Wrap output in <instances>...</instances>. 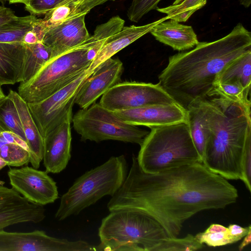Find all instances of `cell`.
I'll return each mask as SVG.
<instances>
[{"mask_svg": "<svg viewBox=\"0 0 251 251\" xmlns=\"http://www.w3.org/2000/svg\"><path fill=\"white\" fill-rule=\"evenodd\" d=\"M250 94V90L238 82L216 83L213 86L212 98L219 97L251 110Z\"/></svg>", "mask_w": 251, "mask_h": 251, "instance_id": "obj_27", "label": "cell"}, {"mask_svg": "<svg viewBox=\"0 0 251 251\" xmlns=\"http://www.w3.org/2000/svg\"><path fill=\"white\" fill-rule=\"evenodd\" d=\"M1 0H0V1H1Z\"/></svg>", "mask_w": 251, "mask_h": 251, "instance_id": "obj_44", "label": "cell"}, {"mask_svg": "<svg viewBox=\"0 0 251 251\" xmlns=\"http://www.w3.org/2000/svg\"><path fill=\"white\" fill-rule=\"evenodd\" d=\"M7 175L12 188L31 202L44 206L59 197L56 183L46 171L26 166L10 168Z\"/></svg>", "mask_w": 251, "mask_h": 251, "instance_id": "obj_12", "label": "cell"}, {"mask_svg": "<svg viewBox=\"0 0 251 251\" xmlns=\"http://www.w3.org/2000/svg\"><path fill=\"white\" fill-rule=\"evenodd\" d=\"M66 0H31L25 9L33 15L45 14Z\"/></svg>", "mask_w": 251, "mask_h": 251, "instance_id": "obj_35", "label": "cell"}, {"mask_svg": "<svg viewBox=\"0 0 251 251\" xmlns=\"http://www.w3.org/2000/svg\"><path fill=\"white\" fill-rule=\"evenodd\" d=\"M0 157L7 166L20 167L29 162L30 152L25 141L0 125Z\"/></svg>", "mask_w": 251, "mask_h": 251, "instance_id": "obj_23", "label": "cell"}, {"mask_svg": "<svg viewBox=\"0 0 251 251\" xmlns=\"http://www.w3.org/2000/svg\"><path fill=\"white\" fill-rule=\"evenodd\" d=\"M123 121L150 128L186 122V110L176 103L146 105L116 111Z\"/></svg>", "mask_w": 251, "mask_h": 251, "instance_id": "obj_15", "label": "cell"}, {"mask_svg": "<svg viewBox=\"0 0 251 251\" xmlns=\"http://www.w3.org/2000/svg\"><path fill=\"white\" fill-rule=\"evenodd\" d=\"M9 3H23L25 5L29 3L31 0H8Z\"/></svg>", "mask_w": 251, "mask_h": 251, "instance_id": "obj_40", "label": "cell"}, {"mask_svg": "<svg viewBox=\"0 0 251 251\" xmlns=\"http://www.w3.org/2000/svg\"><path fill=\"white\" fill-rule=\"evenodd\" d=\"M8 95L14 102L20 117L29 150V162L32 167L38 169L43 158L44 138L33 119L27 103L13 90H9Z\"/></svg>", "mask_w": 251, "mask_h": 251, "instance_id": "obj_19", "label": "cell"}, {"mask_svg": "<svg viewBox=\"0 0 251 251\" xmlns=\"http://www.w3.org/2000/svg\"><path fill=\"white\" fill-rule=\"evenodd\" d=\"M123 64L118 58H110L101 63L84 81L75 103L81 109L89 107L114 85L120 82Z\"/></svg>", "mask_w": 251, "mask_h": 251, "instance_id": "obj_13", "label": "cell"}, {"mask_svg": "<svg viewBox=\"0 0 251 251\" xmlns=\"http://www.w3.org/2000/svg\"><path fill=\"white\" fill-rule=\"evenodd\" d=\"M203 248V244L191 234L183 238H167L153 251H195Z\"/></svg>", "mask_w": 251, "mask_h": 251, "instance_id": "obj_33", "label": "cell"}, {"mask_svg": "<svg viewBox=\"0 0 251 251\" xmlns=\"http://www.w3.org/2000/svg\"><path fill=\"white\" fill-rule=\"evenodd\" d=\"M160 0H133L127 11L128 19L133 22H138L149 12L157 9Z\"/></svg>", "mask_w": 251, "mask_h": 251, "instance_id": "obj_34", "label": "cell"}, {"mask_svg": "<svg viewBox=\"0 0 251 251\" xmlns=\"http://www.w3.org/2000/svg\"><path fill=\"white\" fill-rule=\"evenodd\" d=\"M251 230V225L242 227L236 224H230L227 227V230L232 244L243 238Z\"/></svg>", "mask_w": 251, "mask_h": 251, "instance_id": "obj_36", "label": "cell"}, {"mask_svg": "<svg viewBox=\"0 0 251 251\" xmlns=\"http://www.w3.org/2000/svg\"><path fill=\"white\" fill-rule=\"evenodd\" d=\"M35 15L16 16L12 20L0 25V43L22 42L26 32L32 28Z\"/></svg>", "mask_w": 251, "mask_h": 251, "instance_id": "obj_26", "label": "cell"}, {"mask_svg": "<svg viewBox=\"0 0 251 251\" xmlns=\"http://www.w3.org/2000/svg\"><path fill=\"white\" fill-rule=\"evenodd\" d=\"M45 217L43 205L29 201L13 188L0 184V231L15 224L39 223Z\"/></svg>", "mask_w": 251, "mask_h": 251, "instance_id": "obj_14", "label": "cell"}, {"mask_svg": "<svg viewBox=\"0 0 251 251\" xmlns=\"http://www.w3.org/2000/svg\"><path fill=\"white\" fill-rule=\"evenodd\" d=\"M236 188L197 162L155 173L143 171L136 157L122 186L107 203L110 212L130 209L152 217L169 238L178 237L184 223L205 210L235 203Z\"/></svg>", "mask_w": 251, "mask_h": 251, "instance_id": "obj_1", "label": "cell"}, {"mask_svg": "<svg viewBox=\"0 0 251 251\" xmlns=\"http://www.w3.org/2000/svg\"><path fill=\"white\" fill-rule=\"evenodd\" d=\"M1 86L0 85V100L4 98L6 95L4 94Z\"/></svg>", "mask_w": 251, "mask_h": 251, "instance_id": "obj_43", "label": "cell"}, {"mask_svg": "<svg viewBox=\"0 0 251 251\" xmlns=\"http://www.w3.org/2000/svg\"><path fill=\"white\" fill-rule=\"evenodd\" d=\"M205 102L210 134L202 163L226 179L242 180L243 154L251 135V110L219 97Z\"/></svg>", "mask_w": 251, "mask_h": 251, "instance_id": "obj_3", "label": "cell"}, {"mask_svg": "<svg viewBox=\"0 0 251 251\" xmlns=\"http://www.w3.org/2000/svg\"><path fill=\"white\" fill-rule=\"evenodd\" d=\"M186 122L195 147L201 159L210 134L205 100L197 102L186 110Z\"/></svg>", "mask_w": 251, "mask_h": 251, "instance_id": "obj_22", "label": "cell"}, {"mask_svg": "<svg viewBox=\"0 0 251 251\" xmlns=\"http://www.w3.org/2000/svg\"><path fill=\"white\" fill-rule=\"evenodd\" d=\"M99 251H153L168 237L152 217L130 209L113 210L98 229Z\"/></svg>", "mask_w": 251, "mask_h": 251, "instance_id": "obj_4", "label": "cell"}, {"mask_svg": "<svg viewBox=\"0 0 251 251\" xmlns=\"http://www.w3.org/2000/svg\"><path fill=\"white\" fill-rule=\"evenodd\" d=\"M127 169L126 157L121 155L86 172L61 196L55 219L62 221L77 215L102 197L113 196L124 182Z\"/></svg>", "mask_w": 251, "mask_h": 251, "instance_id": "obj_6", "label": "cell"}, {"mask_svg": "<svg viewBox=\"0 0 251 251\" xmlns=\"http://www.w3.org/2000/svg\"><path fill=\"white\" fill-rule=\"evenodd\" d=\"M206 3V0H176L172 5L164 8H157L156 10L166 14L168 20L178 23L185 22Z\"/></svg>", "mask_w": 251, "mask_h": 251, "instance_id": "obj_29", "label": "cell"}, {"mask_svg": "<svg viewBox=\"0 0 251 251\" xmlns=\"http://www.w3.org/2000/svg\"><path fill=\"white\" fill-rule=\"evenodd\" d=\"M72 121L74 129L84 142L112 140L140 146L149 133L123 121L115 112L100 103L80 109L72 117Z\"/></svg>", "mask_w": 251, "mask_h": 251, "instance_id": "obj_8", "label": "cell"}, {"mask_svg": "<svg viewBox=\"0 0 251 251\" xmlns=\"http://www.w3.org/2000/svg\"><path fill=\"white\" fill-rule=\"evenodd\" d=\"M114 0H66L57 7H60L62 10L65 21L82 15H86L95 7L108 1Z\"/></svg>", "mask_w": 251, "mask_h": 251, "instance_id": "obj_32", "label": "cell"}, {"mask_svg": "<svg viewBox=\"0 0 251 251\" xmlns=\"http://www.w3.org/2000/svg\"><path fill=\"white\" fill-rule=\"evenodd\" d=\"M24 45L25 52L20 83L30 80L51 59L50 50L42 42Z\"/></svg>", "mask_w": 251, "mask_h": 251, "instance_id": "obj_25", "label": "cell"}, {"mask_svg": "<svg viewBox=\"0 0 251 251\" xmlns=\"http://www.w3.org/2000/svg\"><path fill=\"white\" fill-rule=\"evenodd\" d=\"M72 113L44 138L43 164L46 171L58 174L67 167L71 157V122Z\"/></svg>", "mask_w": 251, "mask_h": 251, "instance_id": "obj_17", "label": "cell"}, {"mask_svg": "<svg viewBox=\"0 0 251 251\" xmlns=\"http://www.w3.org/2000/svg\"><path fill=\"white\" fill-rule=\"evenodd\" d=\"M0 251H98V246L78 240L69 241L47 235L42 230L29 232L0 231Z\"/></svg>", "mask_w": 251, "mask_h": 251, "instance_id": "obj_11", "label": "cell"}, {"mask_svg": "<svg viewBox=\"0 0 251 251\" xmlns=\"http://www.w3.org/2000/svg\"><path fill=\"white\" fill-rule=\"evenodd\" d=\"M22 42L0 43V85L21 82L25 57Z\"/></svg>", "mask_w": 251, "mask_h": 251, "instance_id": "obj_21", "label": "cell"}, {"mask_svg": "<svg viewBox=\"0 0 251 251\" xmlns=\"http://www.w3.org/2000/svg\"><path fill=\"white\" fill-rule=\"evenodd\" d=\"M150 32L158 41L178 51L192 49L199 42L191 26L173 20L157 24Z\"/></svg>", "mask_w": 251, "mask_h": 251, "instance_id": "obj_20", "label": "cell"}, {"mask_svg": "<svg viewBox=\"0 0 251 251\" xmlns=\"http://www.w3.org/2000/svg\"><path fill=\"white\" fill-rule=\"evenodd\" d=\"M243 240L239 246V250L242 251L246 247L248 246L251 242V230L243 237Z\"/></svg>", "mask_w": 251, "mask_h": 251, "instance_id": "obj_39", "label": "cell"}, {"mask_svg": "<svg viewBox=\"0 0 251 251\" xmlns=\"http://www.w3.org/2000/svg\"><path fill=\"white\" fill-rule=\"evenodd\" d=\"M238 82L250 90L251 84V51L229 62L219 74L214 83Z\"/></svg>", "mask_w": 251, "mask_h": 251, "instance_id": "obj_24", "label": "cell"}, {"mask_svg": "<svg viewBox=\"0 0 251 251\" xmlns=\"http://www.w3.org/2000/svg\"><path fill=\"white\" fill-rule=\"evenodd\" d=\"M195 237L201 244L212 247L232 244L227 227L218 224H211L205 231L199 232Z\"/></svg>", "mask_w": 251, "mask_h": 251, "instance_id": "obj_31", "label": "cell"}, {"mask_svg": "<svg viewBox=\"0 0 251 251\" xmlns=\"http://www.w3.org/2000/svg\"><path fill=\"white\" fill-rule=\"evenodd\" d=\"M98 52L83 42L50 59L30 80L20 83L18 93L27 103L45 99L88 70Z\"/></svg>", "mask_w": 251, "mask_h": 251, "instance_id": "obj_7", "label": "cell"}, {"mask_svg": "<svg viewBox=\"0 0 251 251\" xmlns=\"http://www.w3.org/2000/svg\"><path fill=\"white\" fill-rule=\"evenodd\" d=\"M0 125L26 142L17 109L8 95L0 100Z\"/></svg>", "mask_w": 251, "mask_h": 251, "instance_id": "obj_28", "label": "cell"}, {"mask_svg": "<svg viewBox=\"0 0 251 251\" xmlns=\"http://www.w3.org/2000/svg\"><path fill=\"white\" fill-rule=\"evenodd\" d=\"M94 71L88 69L45 99L27 103L33 119L43 138L72 113L73 106L80 87Z\"/></svg>", "mask_w": 251, "mask_h": 251, "instance_id": "obj_9", "label": "cell"}, {"mask_svg": "<svg viewBox=\"0 0 251 251\" xmlns=\"http://www.w3.org/2000/svg\"><path fill=\"white\" fill-rule=\"evenodd\" d=\"M6 166H7L6 162L0 157V170ZM3 183H4L3 182H1L0 181V184H2Z\"/></svg>", "mask_w": 251, "mask_h": 251, "instance_id": "obj_42", "label": "cell"}, {"mask_svg": "<svg viewBox=\"0 0 251 251\" xmlns=\"http://www.w3.org/2000/svg\"><path fill=\"white\" fill-rule=\"evenodd\" d=\"M38 42L37 35L32 28L25 33L22 42L25 44H33Z\"/></svg>", "mask_w": 251, "mask_h": 251, "instance_id": "obj_38", "label": "cell"}, {"mask_svg": "<svg viewBox=\"0 0 251 251\" xmlns=\"http://www.w3.org/2000/svg\"><path fill=\"white\" fill-rule=\"evenodd\" d=\"M176 103L158 83L119 82L107 91L100 103L116 112L146 105Z\"/></svg>", "mask_w": 251, "mask_h": 251, "instance_id": "obj_10", "label": "cell"}, {"mask_svg": "<svg viewBox=\"0 0 251 251\" xmlns=\"http://www.w3.org/2000/svg\"><path fill=\"white\" fill-rule=\"evenodd\" d=\"M150 128L136 157L143 171L155 173L187 164L202 162L186 122Z\"/></svg>", "mask_w": 251, "mask_h": 251, "instance_id": "obj_5", "label": "cell"}, {"mask_svg": "<svg viewBox=\"0 0 251 251\" xmlns=\"http://www.w3.org/2000/svg\"><path fill=\"white\" fill-rule=\"evenodd\" d=\"M125 22V20L119 16H114L107 22L97 25L93 34L86 41L93 47L100 50L108 38L123 28Z\"/></svg>", "mask_w": 251, "mask_h": 251, "instance_id": "obj_30", "label": "cell"}, {"mask_svg": "<svg viewBox=\"0 0 251 251\" xmlns=\"http://www.w3.org/2000/svg\"><path fill=\"white\" fill-rule=\"evenodd\" d=\"M240 3L246 8H248L251 4V0H239Z\"/></svg>", "mask_w": 251, "mask_h": 251, "instance_id": "obj_41", "label": "cell"}, {"mask_svg": "<svg viewBox=\"0 0 251 251\" xmlns=\"http://www.w3.org/2000/svg\"><path fill=\"white\" fill-rule=\"evenodd\" d=\"M16 16L13 10L3 5H0V25L12 20Z\"/></svg>", "mask_w": 251, "mask_h": 251, "instance_id": "obj_37", "label": "cell"}, {"mask_svg": "<svg viewBox=\"0 0 251 251\" xmlns=\"http://www.w3.org/2000/svg\"><path fill=\"white\" fill-rule=\"evenodd\" d=\"M85 16L66 20L47 28L42 43L50 50L51 58L78 46L90 37Z\"/></svg>", "mask_w": 251, "mask_h": 251, "instance_id": "obj_16", "label": "cell"}, {"mask_svg": "<svg viewBox=\"0 0 251 251\" xmlns=\"http://www.w3.org/2000/svg\"><path fill=\"white\" fill-rule=\"evenodd\" d=\"M168 20L167 16L145 25L124 26L118 33L108 38L93 59L89 70L94 71L101 63L142 36L150 32L157 24Z\"/></svg>", "mask_w": 251, "mask_h": 251, "instance_id": "obj_18", "label": "cell"}, {"mask_svg": "<svg viewBox=\"0 0 251 251\" xmlns=\"http://www.w3.org/2000/svg\"><path fill=\"white\" fill-rule=\"evenodd\" d=\"M251 51V33L241 23L217 40L199 42L192 50L171 56L158 76L159 85L187 110L212 98L214 83L234 59Z\"/></svg>", "mask_w": 251, "mask_h": 251, "instance_id": "obj_2", "label": "cell"}]
</instances>
